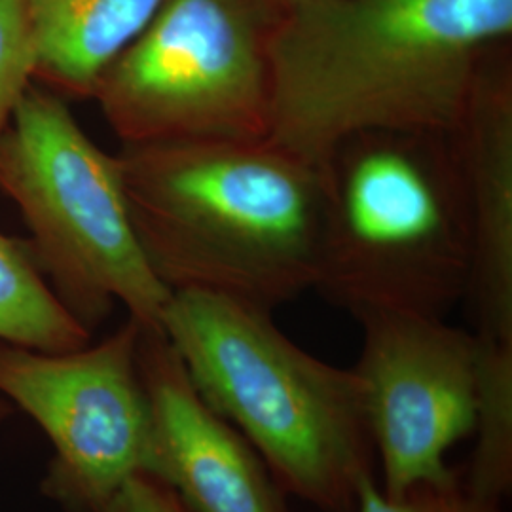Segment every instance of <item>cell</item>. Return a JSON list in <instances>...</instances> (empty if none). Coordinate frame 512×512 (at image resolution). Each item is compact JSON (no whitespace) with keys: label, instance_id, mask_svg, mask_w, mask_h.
Masks as SVG:
<instances>
[{"label":"cell","instance_id":"cell-12","mask_svg":"<svg viewBox=\"0 0 512 512\" xmlns=\"http://www.w3.org/2000/svg\"><path fill=\"white\" fill-rule=\"evenodd\" d=\"M0 342L63 353L92 342L40 274L25 241L0 232Z\"/></svg>","mask_w":512,"mask_h":512},{"label":"cell","instance_id":"cell-5","mask_svg":"<svg viewBox=\"0 0 512 512\" xmlns=\"http://www.w3.org/2000/svg\"><path fill=\"white\" fill-rule=\"evenodd\" d=\"M0 192L18 207L40 274L86 329L116 304L141 327L162 329L171 291L137 238L118 156L97 147L69 103L38 84L0 135Z\"/></svg>","mask_w":512,"mask_h":512},{"label":"cell","instance_id":"cell-2","mask_svg":"<svg viewBox=\"0 0 512 512\" xmlns=\"http://www.w3.org/2000/svg\"><path fill=\"white\" fill-rule=\"evenodd\" d=\"M116 156L139 243L171 293L274 311L315 287L323 167L268 139L122 147Z\"/></svg>","mask_w":512,"mask_h":512},{"label":"cell","instance_id":"cell-1","mask_svg":"<svg viewBox=\"0 0 512 512\" xmlns=\"http://www.w3.org/2000/svg\"><path fill=\"white\" fill-rule=\"evenodd\" d=\"M512 0H308L270 40L268 141L311 164L370 131L454 135Z\"/></svg>","mask_w":512,"mask_h":512},{"label":"cell","instance_id":"cell-3","mask_svg":"<svg viewBox=\"0 0 512 512\" xmlns=\"http://www.w3.org/2000/svg\"><path fill=\"white\" fill-rule=\"evenodd\" d=\"M162 330L203 401L253 444L277 484L323 512H353L376 478L363 382L279 329L272 311L173 291Z\"/></svg>","mask_w":512,"mask_h":512},{"label":"cell","instance_id":"cell-16","mask_svg":"<svg viewBox=\"0 0 512 512\" xmlns=\"http://www.w3.org/2000/svg\"><path fill=\"white\" fill-rule=\"evenodd\" d=\"M10 416H12V404L8 403L4 397H0V427Z\"/></svg>","mask_w":512,"mask_h":512},{"label":"cell","instance_id":"cell-4","mask_svg":"<svg viewBox=\"0 0 512 512\" xmlns=\"http://www.w3.org/2000/svg\"><path fill=\"white\" fill-rule=\"evenodd\" d=\"M321 167L317 293L353 317L399 311L444 319L465 300L471 224L454 135L359 133Z\"/></svg>","mask_w":512,"mask_h":512},{"label":"cell","instance_id":"cell-11","mask_svg":"<svg viewBox=\"0 0 512 512\" xmlns=\"http://www.w3.org/2000/svg\"><path fill=\"white\" fill-rule=\"evenodd\" d=\"M164 0H23L37 44L38 86L65 101L92 99L99 76Z\"/></svg>","mask_w":512,"mask_h":512},{"label":"cell","instance_id":"cell-10","mask_svg":"<svg viewBox=\"0 0 512 512\" xmlns=\"http://www.w3.org/2000/svg\"><path fill=\"white\" fill-rule=\"evenodd\" d=\"M511 44V42H509ZM495 48L482 65L458 131L469 224L471 274L465 298L475 336L512 349V55Z\"/></svg>","mask_w":512,"mask_h":512},{"label":"cell","instance_id":"cell-9","mask_svg":"<svg viewBox=\"0 0 512 512\" xmlns=\"http://www.w3.org/2000/svg\"><path fill=\"white\" fill-rule=\"evenodd\" d=\"M137 365L152 416L154 476L194 512H291L253 444L203 401L164 330L141 327Z\"/></svg>","mask_w":512,"mask_h":512},{"label":"cell","instance_id":"cell-17","mask_svg":"<svg viewBox=\"0 0 512 512\" xmlns=\"http://www.w3.org/2000/svg\"><path fill=\"white\" fill-rule=\"evenodd\" d=\"M272 4H274L277 10H281V12H285V10H289V8H293L296 4H302V2H308V0H270Z\"/></svg>","mask_w":512,"mask_h":512},{"label":"cell","instance_id":"cell-6","mask_svg":"<svg viewBox=\"0 0 512 512\" xmlns=\"http://www.w3.org/2000/svg\"><path fill=\"white\" fill-rule=\"evenodd\" d=\"M279 16L270 0H164L92 101L122 147L266 139Z\"/></svg>","mask_w":512,"mask_h":512},{"label":"cell","instance_id":"cell-7","mask_svg":"<svg viewBox=\"0 0 512 512\" xmlns=\"http://www.w3.org/2000/svg\"><path fill=\"white\" fill-rule=\"evenodd\" d=\"M128 321L99 344L48 353L0 342V397L54 444L42 494L65 512H101L133 476H154V433Z\"/></svg>","mask_w":512,"mask_h":512},{"label":"cell","instance_id":"cell-8","mask_svg":"<svg viewBox=\"0 0 512 512\" xmlns=\"http://www.w3.org/2000/svg\"><path fill=\"white\" fill-rule=\"evenodd\" d=\"M363 349L353 368L382 469L380 488L401 497L458 476L446 454L475 433L480 349L475 332L399 311L355 317Z\"/></svg>","mask_w":512,"mask_h":512},{"label":"cell","instance_id":"cell-14","mask_svg":"<svg viewBox=\"0 0 512 512\" xmlns=\"http://www.w3.org/2000/svg\"><path fill=\"white\" fill-rule=\"evenodd\" d=\"M353 512H505V507L471 494L459 471L450 482L418 486L401 497L385 495L378 478H370L361 486Z\"/></svg>","mask_w":512,"mask_h":512},{"label":"cell","instance_id":"cell-15","mask_svg":"<svg viewBox=\"0 0 512 512\" xmlns=\"http://www.w3.org/2000/svg\"><path fill=\"white\" fill-rule=\"evenodd\" d=\"M101 512H194L158 476L137 475L129 480Z\"/></svg>","mask_w":512,"mask_h":512},{"label":"cell","instance_id":"cell-13","mask_svg":"<svg viewBox=\"0 0 512 512\" xmlns=\"http://www.w3.org/2000/svg\"><path fill=\"white\" fill-rule=\"evenodd\" d=\"M37 44L23 0H0V135L37 84Z\"/></svg>","mask_w":512,"mask_h":512}]
</instances>
